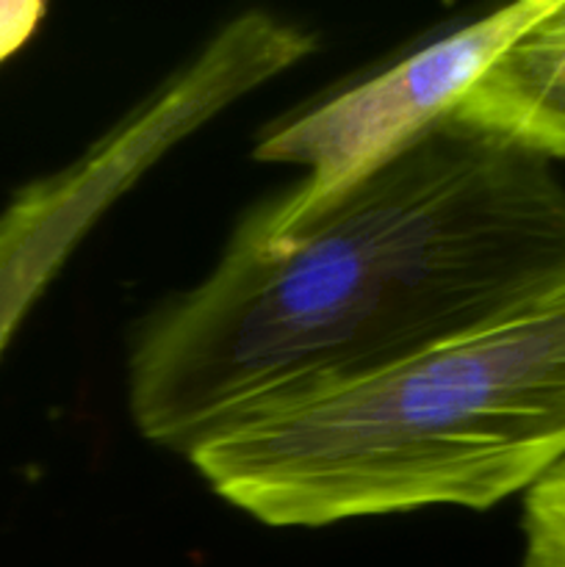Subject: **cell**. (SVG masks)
Returning <instances> with one entry per match:
<instances>
[{
	"mask_svg": "<svg viewBox=\"0 0 565 567\" xmlns=\"http://www.w3.org/2000/svg\"><path fill=\"white\" fill-rule=\"evenodd\" d=\"M565 275V186L543 155L443 116L280 236L238 225L127 354L155 446L352 385L499 319Z\"/></svg>",
	"mask_w": 565,
	"mask_h": 567,
	"instance_id": "obj_1",
	"label": "cell"
},
{
	"mask_svg": "<svg viewBox=\"0 0 565 567\" xmlns=\"http://www.w3.org/2000/svg\"><path fill=\"white\" fill-rule=\"evenodd\" d=\"M449 116L510 138L548 161L565 158V94L513 100Z\"/></svg>",
	"mask_w": 565,
	"mask_h": 567,
	"instance_id": "obj_4",
	"label": "cell"
},
{
	"mask_svg": "<svg viewBox=\"0 0 565 567\" xmlns=\"http://www.w3.org/2000/svg\"><path fill=\"white\" fill-rule=\"evenodd\" d=\"M269 526L487 509L565 460V275L487 324L186 454Z\"/></svg>",
	"mask_w": 565,
	"mask_h": 567,
	"instance_id": "obj_2",
	"label": "cell"
},
{
	"mask_svg": "<svg viewBox=\"0 0 565 567\" xmlns=\"http://www.w3.org/2000/svg\"><path fill=\"white\" fill-rule=\"evenodd\" d=\"M557 0H521L443 33L377 75L280 122L255 147L266 164H294L305 181L244 219L280 236L319 214L371 169L452 114L487 66L541 22Z\"/></svg>",
	"mask_w": 565,
	"mask_h": 567,
	"instance_id": "obj_3",
	"label": "cell"
},
{
	"mask_svg": "<svg viewBox=\"0 0 565 567\" xmlns=\"http://www.w3.org/2000/svg\"><path fill=\"white\" fill-rule=\"evenodd\" d=\"M524 567H565V460L524 498Z\"/></svg>",
	"mask_w": 565,
	"mask_h": 567,
	"instance_id": "obj_5",
	"label": "cell"
},
{
	"mask_svg": "<svg viewBox=\"0 0 565 567\" xmlns=\"http://www.w3.org/2000/svg\"><path fill=\"white\" fill-rule=\"evenodd\" d=\"M48 6L39 0H0V61L14 55L37 33Z\"/></svg>",
	"mask_w": 565,
	"mask_h": 567,
	"instance_id": "obj_6",
	"label": "cell"
}]
</instances>
